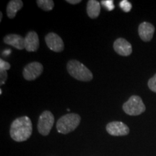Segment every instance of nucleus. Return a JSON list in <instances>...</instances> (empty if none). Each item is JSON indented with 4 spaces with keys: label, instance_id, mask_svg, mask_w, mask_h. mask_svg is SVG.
I'll list each match as a JSON object with an SVG mask.
<instances>
[{
    "label": "nucleus",
    "instance_id": "nucleus-1",
    "mask_svg": "<svg viewBox=\"0 0 156 156\" xmlns=\"http://www.w3.org/2000/svg\"><path fill=\"white\" fill-rule=\"evenodd\" d=\"M33 132V125L28 116L19 117L13 121L9 133L12 139L15 142H24L30 137Z\"/></svg>",
    "mask_w": 156,
    "mask_h": 156
},
{
    "label": "nucleus",
    "instance_id": "nucleus-2",
    "mask_svg": "<svg viewBox=\"0 0 156 156\" xmlns=\"http://www.w3.org/2000/svg\"><path fill=\"white\" fill-rule=\"evenodd\" d=\"M67 69L69 75L77 80L83 82L92 80L93 76L90 70L77 60H70L67 63Z\"/></svg>",
    "mask_w": 156,
    "mask_h": 156
},
{
    "label": "nucleus",
    "instance_id": "nucleus-3",
    "mask_svg": "<svg viewBox=\"0 0 156 156\" xmlns=\"http://www.w3.org/2000/svg\"><path fill=\"white\" fill-rule=\"evenodd\" d=\"M81 118L77 114H67L62 116L56 122V129L58 132L67 134L74 131L79 126Z\"/></svg>",
    "mask_w": 156,
    "mask_h": 156
},
{
    "label": "nucleus",
    "instance_id": "nucleus-4",
    "mask_svg": "<svg viewBox=\"0 0 156 156\" xmlns=\"http://www.w3.org/2000/svg\"><path fill=\"white\" fill-rule=\"evenodd\" d=\"M123 110L130 116H138L145 112V106L142 98L138 95H132L123 105Z\"/></svg>",
    "mask_w": 156,
    "mask_h": 156
},
{
    "label": "nucleus",
    "instance_id": "nucleus-5",
    "mask_svg": "<svg viewBox=\"0 0 156 156\" xmlns=\"http://www.w3.org/2000/svg\"><path fill=\"white\" fill-rule=\"evenodd\" d=\"M54 124V116L49 111H45L40 115L38 122V130L41 134L47 136L49 134Z\"/></svg>",
    "mask_w": 156,
    "mask_h": 156
},
{
    "label": "nucleus",
    "instance_id": "nucleus-6",
    "mask_svg": "<svg viewBox=\"0 0 156 156\" xmlns=\"http://www.w3.org/2000/svg\"><path fill=\"white\" fill-rule=\"evenodd\" d=\"M43 70L44 67L41 64L38 62H34L25 66L23 69V75L26 80L32 81L41 75Z\"/></svg>",
    "mask_w": 156,
    "mask_h": 156
},
{
    "label": "nucleus",
    "instance_id": "nucleus-7",
    "mask_svg": "<svg viewBox=\"0 0 156 156\" xmlns=\"http://www.w3.org/2000/svg\"><path fill=\"white\" fill-rule=\"evenodd\" d=\"M45 41L49 49L54 52H61L64 50V45L61 37L55 33H49L45 37Z\"/></svg>",
    "mask_w": 156,
    "mask_h": 156
},
{
    "label": "nucleus",
    "instance_id": "nucleus-8",
    "mask_svg": "<svg viewBox=\"0 0 156 156\" xmlns=\"http://www.w3.org/2000/svg\"><path fill=\"white\" fill-rule=\"evenodd\" d=\"M106 131L112 136H125L129 133V129L121 122H112L106 125Z\"/></svg>",
    "mask_w": 156,
    "mask_h": 156
},
{
    "label": "nucleus",
    "instance_id": "nucleus-9",
    "mask_svg": "<svg viewBox=\"0 0 156 156\" xmlns=\"http://www.w3.org/2000/svg\"><path fill=\"white\" fill-rule=\"evenodd\" d=\"M114 49L119 55L123 56H129L132 52L131 44L123 38H119L115 41L114 43Z\"/></svg>",
    "mask_w": 156,
    "mask_h": 156
},
{
    "label": "nucleus",
    "instance_id": "nucleus-10",
    "mask_svg": "<svg viewBox=\"0 0 156 156\" xmlns=\"http://www.w3.org/2000/svg\"><path fill=\"white\" fill-rule=\"evenodd\" d=\"M154 32H155V27L153 24L148 22L142 23L138 28V33L140 38L145 42L151 41L153 37Z\"/></svg>",
    "mask_w": 156,
    "mask_h": 156
},
{
    "label": "nucleus",
    "instance_id": "nucleus-11",
    "mask_svg": "<svg viewBox=\"0 0 156 156\" xmlns=\"http://www.w3.org/2000/svg\"><path fill=\"white\" fill-rule=\"evenodd\" d=\"M39 48V38L35 31H30L25 37V48L29 52L36 51Z\"/></svg>",
    "mask_w": 156,
    "mask_h": 156
},
{
    "label": "nucleus",
    "instance_id": "nucleus-12",
    "mask_svg": "<svg viewBox=\"0 0 156 156\" xmlns=\"http://www.w3.org/2000/svg\"><path fill=\"white\" fill-rule=\"evenodd\" d=\"M4 42L18 50L25 48V38L17 34H9L4 38Z\"/></svg>",
    "mask_w": 156,
    "mask_h": 156
},
{
    "label": "nucleus",
    "instance_id": "nucleus-13",
    "mask_svg": "<svg viewBox=\"0 0 156 156\" xmlns=\"http://www.w3.org/2000/svg\"><path fill=\"white\" fill-rule=\"evenodd\" d=\"M23 2L21 0H12L7 6V15L9 18L12 19L16 16L17 12L22 9Z\"/></svg>",
    "mask_w": 156,
    "mask_h": 156
},
{
    "label": "nucleus",
    "instance_id": "nucleus-14",
    "mask_svg": "<svg viewBox=\"0 0 156 156\" xmlns=\"http://www.w3.org/2000/svg\"><path fill=\"white\" fill-rule=\"evenodd\" d=\"M101 12V4L95 0H90L87 2V13L89 17L92 19L97 18Z\"/></svg>",
    "mask_w": 156,
    "mask_h": 156
},
{
    "label": "nucleus",
    "instance_id": "nucleus-15",
    "mask_svg": "<svg viewBox=\"0 0 156 156\" xmlns=\"http://www.w3.org/2000/svg\"><path fill=\"white\" fill-rule=\"evenodd\" d=\"M37 5L44 11L52 10L54 7V2L52 0H38Z\"/></svg>",
    "mask_w": 156,
    "mask_h": 156
},
{
    "label": "nucleus",
    "instance_id": "nucleus-16",
    "mask_svg": "<svg viewBox=\"0 0 156 156\" xmlns=\"http://www.w3.org/2000/svg\"><path fill=\"white\" fill-rule=\"evenodd\" d=\"M119 6L121 9L124 12H129L131 11L132 7V4L127 1V0H122V1H121Z\"/></svg>",
    "mask_w": 156,
    "mask_h": 156
},
{
    "label": "nucleus",
    "instance_id": "nucleus-17",
    "mask_svg": "<svg viewBox=\"0 0 156 156\" xmlns=\"http://www.w3.org/2000/svg\"><path fill=\"white\" fill-rule=\"evenodd\" d=\"M101 5L108 11H112L115 8L114 1L112 0H103L101 1Z\"/></svg>",
    "mask_w": 156,
    "mask_h": 156
},
{
    "label": "nucleus",
    "instance_id": "nucleus-18",
    "mask_svg": "<svg viewBox=\"0 0 156 156\" xmlns=\"http://www.w3.org/2000/svg\"><path fill=\"white\" fill-rule=\"evenodd\" d=\"M148 87L154 93H156V74L148 81Z\"/></svg>",
    "mask_w": 156,
    "mask_h": 156
},
{
    "label": "nucleus",
    "instance_id": "nucleus-19",
    "mask_svg": "<svg viewBox=\"0 0 156 156\" xmlns=\"http://www.w3.org/2000/svg\"><path fill=\"white\" fill-rule=\"evenodd\" d=\"M11 66L9 62L4 61L3 59H0V71H7L10 69Z\"/></svg>",
    "mask_w": 156,
    "mask_h": 156
},
{
    "label": "nucleus",
    "instance_id": "nucleus-20",
    "mask_svg": "<svg viewBox=\"0 0 156 156\" xmlns=\"http://www.w3.org/2000/svg\"><path fill=\"white\" fill-rule=\"evenodd\" d=\"M0 78H1V85H2L5 83L6 80L7 78V71H0Z\"/></svg>",
    "mask_w": 156,
    "mask_h": 156
},
{
    "label": "nucleus",
    "instance_id": "nucleus-21",
    "mask_svg": "<svg viewBox=\"0 0 156 156\" xmlns=\"http://www.w3.org/2000/svg\"><path fill=\"white\" fill-rule=\"evenodd\" d=\"M81 0H67V2L72 4V5H77L81 2Z\"/></svg>",
    "mask_w": 156,
    "mask_h": 156
},
{
    "label": "nucleus",
    "instance_id": "nucleus-22",
    "mask_svg": "<svg viewBox=\"0 0 156 156\" xmlns=\"http://www.w3.org/2000/svg\"><path fill=\"white\" fill-rule=\"evenodd\" d=\"M2 12H0V21H2Z\"/></svg>",
    "mask_w": 156,
    "mask_h": 156
}]
</instances>
